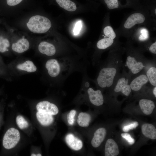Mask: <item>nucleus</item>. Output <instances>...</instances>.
<instances>
[{
    "label": "nucleus",
    "instance_id": "37",
    "mask_svg": "<svg viewBox=\"0 0 156 156\" xmlns=\"http://www.w3.org/2000/svg\"><path fill=\"white\" fill-rule=\"evenodd\" d=\"M36 156H41L42 155L38 153V154H36Z\"/></svg>",
    "mask_w": 156,
    "mask_h": 156
},
{
    "label": "nucleus",
    "instance_id": "24",
    "mask_svg": "<svg viewBox=\"0 0 156 156\" xmlns=\"http://www.w3.org/2000/svg\"><path fill=\"white\" fill-rule=\"evenodd\" d=\"M16 122L18 127L21 129L26 128L29 126L28 122L22 116L18 115L16 117Z\"/></svg>",
    "mask_w": 156,
    "mask_h": 156
},
{
    "label": "nucleus",
    "instance_id": "26",
    "mask_svg": "<svg viewBox=\"0 0 156 156\" xmlns=\"http://www.w3.org/2000/svg\"><path fill=\"white\" fill-rule=\"evenodd\" d=\"M103 32L105 36L109 38L113 39L116 37V34L112 28L110 26L105 27L103 29Z\"/></svg>",
    "mask_w": 156,
    "mask_h": 156
},
{
    "label": "nucleus",
    "instance_id": "15",
    "mask_svg": "<svg viewBox=\"0 0 156 156\" xmlns=\"http://www.w3.org/2000/svg\"><path fill=\"white\" fill-rule=\"evenodd\" d=\"M36 115L38 121L43 126L49 125L54 120L53 115L44 112L38 111Z\"/></svg>",
    "mask_w": 156,
    "mask_h": 156
},
{
    "label": "nucleus",
    "instance_id": "29",
    "mask_svg": "<svg viewBox=\"0 0 156 156\" xmlns=\"http://www.w3.org/2000/svg\"><path fill=\"white\" fill-rule=\"evenodd\" d=\"M138 125V122L135 121L129 125L125 126L122 128V130L124 132H128L131 130L136 128Z\"/></svg>",
    "mask_w": 156,
    "mask_h": 156
},
{
    "label": "nucleus",
    "instance_id": "8",
    "mask_svg": "<svg viewBox=\"0 0 156 156\" xmlns=\"http://www.w3.org/2000/svg\"><path fill=\"white\" fill-rule=\"evenodd\" d=\"M119 153L118 145L112 139H109L106 141L105 148V156H116Z\"/></svg>",
    "mask_w": 156,
    "mask_h": 156
},
{
    "label": "nucleus",
    "instance_id": "28",
    "mask_svg": "<svg viewBox=\"0 0 156 156\" xmlns=\"http://www.w3.org/2000/svg\"><path fill=\"white\" fill-rule=\"evenodd\" d=\"M104 1L109 9L116 8L118 7V0H104Z\"/></svg>",
    "mask_w": 156,
    "mask_h": 156
},
{
    "label": "nucleus",
    "instance_id": "32",
    "mask_svg": "<svg viewBox=\"0 0 156 156\" xmlns=\"http://www.w3.org/2000/svg\"><path fill=\"white\" fill-rule=\"evenodd\" d=\"M82 27V23L81 21H78L76 23L73 30L74 34L75 35H77L79 33Z\"/></svg>",
    "mask_w": 156,
    "mask_h": 156
},
{
    "label": "nucleus",
    "instance_id": "3",
    "mask_svg": "<svg viewBox=\"0 0 156 156\" xmlns=\"http://www.w3.org/2000/svg\"><path fill=\"white\" fill-rule=\"evenodd\" d=\"M20 138L19 131L14 128L8 129L5 133L3 139V145L7 149L14 148L18 144Z\"/></svg>",
    "mask_w": 156,
    "mask_h": 156
},
{
    "label": "nucleus",
    "instance_id": "27",
    "mask_svg": "<svg viewBox=\"0 0 156 156\" xmlns=\"http://www.w3.org/2000/svg\"><path fill=\"white\" fill-rule=\"evenodd\" d=\"M76 113V111L74 109L71 110L67 114V120L68 123L70 125H73L74 123V117Z\"/></svg>",
    "mask_w": 156,
    "mask_h": 156
},
{
    "label": "nucleus",
    "instance_id": "34",
    "mask_svg": "<svg viewBox=\"0 0 156 156\" xmlns=\"http://www.w3.org/2000/svg\"><path fill=\"white\" fill-rule=\"evenodd\" d=\"M149 51L152 53L154 54L156 53V42L152 44L149 49Z\"/></svg>",
    "mask_w": 156,
    "mask_h": 156
},
{
    "label": "nucleus",
    "instance_id": "19",
    "mask_svg": "<svg viewBox=\"0 0 156 156\" xmlns=\"http://www.w3.org/2000/svg\"><path fill=\"white\" fill-rule=\"evenodd\" d=\"M16 68L19 70L28 73L34 72L36 71L37 69L33 62L29 60L18 64Z\"/></svg>",
    "mask_w": 156,
    "mask_h": 156
},
{
    "label": "nucleus",
    "instance_id": "17",
    "mask_svg": "<svg viewBox=\"0 0 156 156\" xmlns=\"http://www.w3.org/2000/svg\"><path fill=\"white\" fill-rule=\"evenodd\" d=\"M140 108L144 114H151L155 107V104L152 101L147 99H142L139 101Z\"/></svg>",
    "mask_w": 156,
    "mask_h": 156
},
{
    "label": "nucleus",
    "instance_id": "30",
    "mask_svg": "<svg viewBox=\"0 0 156 156\" xmlns=\"http://www.w3.org/2000/svg\"><path fill=\"white\" fill-rule=\"evenodd\" d=\"M121 135L122 138L126 140L130 145H132L134 143V139L129 134L127 133H122Z\"/></svg>",
    "mask_w": 156,
    "mask_h": 156
},
{
    "label": "nucleus",
    "instance_id": "4",
    "mask_svg": "<svg viewBox=\"0 0 156 156\" xmlns=\"http://www.w3.org/2000/svg\"><path fill=\"white\" fill-rule=\"evenodd\" d=\"M38 111L44 112L52 115L57 114L59 112L57 107L54 104L47 101L38 103L36 105Z\"/></svg>",
    "mask_w": 156,
    "mask_h": 156
},
{
    "label": "nucleus",
    "instance_id": "12",
    "mask_svg": "<svg viewBox=\"0 0 156 156\" xmlns=\"http://www.w3.org/2000/svg\"><path fill=\"white\" fill-rule=\"evenodd\" d=\"M65 140L68 145L74 150H80L83 147L82 141L72 134L69 133L67 134L66 136Z\"/></svg>",
    "mask_w": 156,
    "mask_h": 156
},
{
    "label": "nucleus",
    "instance_id": "1",
    "mask_svg": "<svg viewBox=\"0 0 156 156\" xmlns=\"http://www.w3.org/2000/svg\"><path fill=\"white\" fill-rule=\"evenodd\" d=\"M27 25L32 32L36 33H43L48 31L51 26L50 20L47 18L37 15L31 17Z\"/></svg>",
    "mask_w": 156,
    "mask_h": 156
},
{
    "label": "nucleus",
    "instance_id": "16",
    "mask_svg": "<svg viewBox=\"0 0 156 156\" xmlns=\"http://www.w3.org/2000/svg\"><path fill=\"white\" fill-rule=\"evenodd\" d=\"M148 81V78L146 75H141L135 78L131 81L130 85L131 89L135 91H138Z\"/></svg>",
    "mask_w": 156,
    "mask_h": 156
},
{
    "label": "nucleus",
    "instance_id": "21",
    "mask_svg": "<svg viewBox=\"0 0 156 156\" xmlns=\"http://www.w3.org/2000/svg\"><path fill=\"white\" fill-rule=\"evenodd\" d=\"M60 7L70 12L75 11L77 7L75 3L70 0H55Z\"/></svg>",
    "mask_w": 156,
    "mask_h": 156
},
{
    "label": "nucleus",
    "instance_id": "38",
    "mask_svg": "<svg viewBox=\"0 0 156 156\" xmlns=\"http://www.w3.org/2000/svg\"><path fill=\"white\" fill-rule=\"evenodd\" d=\"M155 13L156 14V9H155Z\"/></svg>",
    "mask_w": 156,
    "mask_h": 156
},
{
    "label": "nucleus",
    "instance_id": "33",
    "mask_svg": "<svg viewBox=\"0 0 156 156\" xmlns=\"http://www.w3.org/2000/svg\"><path fill=\"white\" fill-rule=\"evenodd\" d=\"M23 0H7V4L10 6L16 5L21 2Z\"/></svg>",
    "mask_w": 156,
    "mask_h": 156
},
{
    "label": "nucleus",
    "instance_id": "9",
    "mask_svg": "<svg viewBox=\"0 0 156 156\" xmlns=\"http://www.w3.org/2000/svg\"><path fill=\"white\" fill-rule=\"evenodd\" d=\"M106 129L104 128L97 129L94 133V135L91 142L92 146L94 148L98 147L103 141L106 134Z\"/></svg>",
    "mask_w": 156,
    "mask_h": 156
},
{
    "label": "nucleus",
    "instance_id": "31",
    "mask_svg": "<svg viewBox=\"0 0 156 156\" xmlns=\"http://www.w3.org/2000/svg\"><path fill=\"white\" fill-rule=\"evenodd\" d=\"M141 34L139 37V39L141 41H144L146 40L148 37V31L145 29H142L141 30Z\"/></svg>",
    "mask_w": 156,
    "mask_h": 156
},
{
    "label": "nucleus",
    "instance_id": "5",
    "mask_svg": "<svg viewBox=\"0 0 156 156\" xmlns=\"http://www.w3.org/2000/svg\"><path fill=\"white\" fill-rule=\"evenodd\" d=\"M45 67L48 74L51 77H56L61 72V65L56 59H53L48 60L46 63Z\"/></svg>",
    "mask_w": 156,
    "mask_h": 156
},
{
    "label": "nucleus",
    "instance_id": "10",
    "mask_svg": "<svg viewBox=\"0 0 156 156\" xmlns=\"http://www.w3.org/2000/svg\"><path fill=\"white\" fill-rule=\"evenodd\" d=\"M114 90L116 92H121L126 96H129L131 91L130 85L128 84V80L125 78L120 79L118 81Z\"/></svg>",
    "mask_w": 156,
    "mask_h": 156
},
{
    "label": "nucleus",
    "instance_id": "14",
    "mask_svg": "<svg viewBox=\"0 0 156 156\" xmlns=\"http://www.w3.org/2000/svg\"><path fill=\"white\" fill-rule=\"evenodd\" d=\"M29 47V43L28 40L23 38L16 43H13L12 45V50L16 52L21 53L27 51Z\"/></svg>",
    "mask_w": 156,
    "mask_h": 156
},
{
    "label": "nucleus",
    "instance_id": "20",
    "mask_svg": "<svg viewBox=\"0 0 156 156\" xmlns=\"http://www.w3.org/2000/svg\"><path fill=\"white\" fill-rule=\"evenodd\" d=\"M91 120L90 115L88 114L81 112L79 113L77 119V122L81 127H88Z\"/></svg>",
    "mask_w": 156,
    "mask_h": 156
},
{
    "label": "nucleus",
    "instance_id": "18",
    "mask_svg": "<svg viewBox=\"0 0 156 156\" xmlns=\"http://www.w3.org/2000/svg\"><path fill=\"white\" fill-rule=\"evenodd\" d=\"M142 134L146 137L150 139L155 140L156 139V129L152 124L145 123L142 126Z\"/></svg>",
    "mask_w": 156,
    "mask_h": 156
},
{
    "label": "nucleus",
    "instance_id": "23",
    "mask_svg": "<svg viewBox=\"0 0 156 156\" xmlns=\"http://www.w3.org/2000/svg\"><path fill=\"white\" fill-rule=\"evenodd\" d=\"M147 77L151 84L154 86H156V68L154 67L150 68L147 71Z\"/></svg>",
    "mask_w": 156,
    "mask_h": 156
},
{
    "label": "nucleus",
    "instance_id": "39",
    "mask_svg": "<svg viewBox=\"0 0 156 156\" xmlns=\"http://www.w3.org/2000/svg\"></svg>",
    "mask_w": 156,
    "mask_h": 156
},
{
    "label": "nucleus",
    "instance_id": "13",
    "mask_svg": "<svg viewBox=\"0 0 156 156\" xmlns=\"http://www.w3.org/2000/svg\"><path fill=\"white\" fill-rule=\"evenodd\" d=\"M38 49L41 53L48 56L54 55L56 52L55 46L52 44L46 41H42L38 46Z\"/></svg>",
    "mask_w": 156,
    "mask_h": 156
},
{
    "label": "nucleus",
    "instance_id": "25",
    "mask_svg": "<svg viewBox=\"0 0 156 156\" xmlns=\"http://www.w3.org/2000/svg\"><path fill=\"white\" fill-rule=\"evenodd\" d=\"M10 46V42L8 39L0 38V52H5L8 50Z\"/></svg>",
    "mask_w": 156,
    "mask_h": 156
},
{
    "label": "nucleus",
    "instance_id": "36",
    "mask_svg": "<svg viewBox=\"0 0 156 156\" xmlns=\"http://www.w3.org/2000/svg\"><path fill=\"white\" fill-rule=\"evenodd\" d=\"M31 156H36V154H35L34 153H32L31 154Z\"/></svg>",
    "mask_w": 156,
    "mask_h": 156
},
{
    "label": "nucleus",
    "instance_id": "6",
    "mask_svg": "<svg viewBox=\"0 0 156 156\" xmlns=\"http://www.w3.org/2000/svg\"><path fill=\"white\" fill-rule=\"evenodd\" d=\"M88 93L90 100L93 104L99 106L103 104V97L100 90H94L92 88H89L88 90Z\"/></svg>",
    "mask_w": 156,
    "mask_h": 156
},
{
    "label": "nucleus",
    "instance_id": "7",
    "mask_svg": "<svg viewBox=\"0 0 156 156\" xmlns=\"http://www.w3.org/2000/svg\"><path fill=\"white\" fill-rule=\"evenodd\" d=\"M145 20L144 15L141 13H136L131 15L127 19L124 25L125 27L129 29L135 24L143 23Z\"/></svg>",
    "mask_w": 156,
    "mask_h": 156
},
{
    "label": "nucleus",
    "instance_id": "11",
    "mask_svg": "<svg viewBox=\"0 0 156 156\" xmlns=\"http://www.w3.org/2000/svg\"><path fill=\"white\" fill-rule=\"evenodd\" d=\"M126 64L132 73L136 74L141 70L144 66L141 62H137L133 57L129 56L126 60Z\"/></svg>",
    "mask_w": 156,
    "mask_h": 156
},
{
    "label": "nucleus",
    "instance_id": "2",
    "mask_svg": "<svg viewBox=\"0 0 156 156\" xmlns=\"http://www.w3.org/2000/svg\"><path fill=\"white\" fill-rule=\"evenodd\" d=\"M116 72V69L114 68L102 69L97 78L99 85L102 88L111 86L113 84Z\"/></svg>",
    "mask_w": 156,
    "mask_h": 156
},
{
    "label": "nucleus",
    "instance_id": "22",
    "mask_svg": "<svg viewBox=\"0 0 156 156\" xmlns=\"http://www.w3.org/2000/svg\"><path fill=\"white\" fill-rule=\"evenodd\" d=\"M113 39L109 38H105L99 40L97 43V47L100 49H105L111 46L113 43Z\"/></svg>",
    "mask_w": 156,
    "mask_h": 156
},
{
    "label": "nucleus",
    "instance_id": "35",
    "mask_svg": "<svg viewBox=\"0 0 156 156\" xmlns=\"http://www.w3.org/2000/svg\"><path fill=\"white\" fill-rule=\"evenodd\" d=\"M153 93L155 96V97H156V87L155 86V87L154 88V89L153 90Z\"/></svg>",
    "mask_w": 156,
    "mask_h": 156
}]
</instances>
